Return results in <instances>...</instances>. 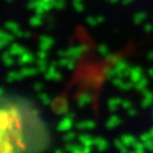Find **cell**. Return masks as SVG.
Wrapping results in <instances>:
<instances>
[{
	"label": "cell",
	"instance_id": "e0dca14e",
	"mask_svg": "<svg viewBox=\"0 0 153 153\" xmlns=\"http://www.w3.org/2000/svg\"><path fill=\"white\" fill-rule=\"evenodd\" d=\"M39 2H40V0H32V1L27 5V8L28 9H31V10H34V9L38 7Z\"/></svg>",
	"mask_w": 153,
	"mask_h": 153
},
{
	"label": "cell",
	"instance_id": "484cf974",
	"mask_svg": "<svg viewBox=\"0 0 153 153\" xmlns=\"http://www.w3.org/2000/svg\"><path fill=\"white\" fill-rule=\"evenodd\" d=\"M62 1H64V0H62Z\"/></svg>",
	"mask_w": 153,
	"mask_h": 153
},
{
	"label": "cell",
	"instance_id": "6da1fadb",
	"mask_svg": "<svg viewBox=\"0 0 153 153\" xmlns=\"http://www.w3.org/2000/svg\"><path fill=\"white\" fill-rule=\"evenodd\" d=\"M51 136L40 110L18 95L0 97V152H41Z\"/></svg>",
	"mask_w": 153,
	"mask_h": 153
},
{
	"label": "cell",
	"instance_id": "7c38bea8",
	"mask_svg": "<svg viewBox=\"0 0 153 153\" xmlns=\"http://www.w3.org/2000/svg\"><path fill=\"white\" fill-rule=\"evenodd\" d=\"M21 73L23 74L24 77H28V76H34L38 73H40V71H39L38 67H24V68L21 69Z\"/></svg>",
	"mask_w": 153,
	"mask_h": 153
},
{
	"label": "cell",
	"instance_id": "52a82bcc",
	"mask_svg": "<svg viewBox=\"0 0 153 153\" xmlns=\"http://www.w3.org/2000/svg\"><path fill=\"white\" fill-rule=\"evenodd\" d=\"M51 107H52V110H53L55 112H57V114H59V115L67 112V103H66V101L61 104V103H59V99H55V100L51 102Z\"/></svg>",
	"mask_w": 153,
	"mask_h": 153
},
{
	"label": "cell",
	"instance_id": "7a4b0ae2",
	"mask_svg": "<svg viewBox=\"0 0 153 153\" xmlns=\"http://www.w3.org/2000/svg\"><path fill=\"white\" fill-rule=\"evenodd\" d=\"M56 61H51L47 73H44V78L48 81H60L61 74L56 69Z\"/></svg>",
	"mask_w": 153,
	"mask_h": 153
},
{
	"label": "cell",
	"instance_id": "9a60e30c",
	"mask_svg": "<svg viewBox=\"0 0 153 153\" xmlns=\"http://www.w3.org/2000/svg\"><path fill=\"white\" fill-rule=\"evenodd\" d=\"M59 65H60V66H66V67H68L69 69L74 68V62H73L71 60H69V59H60V61H59Z\"/></svg>",
	"mask_w": 153,
	"mask_h": 153
},
{
	"label": "cell",
	"instance_id": "cb8c5ba5",
	"mask_svg": "<svg viewBox=\"0 0 153 153\" xmlns=\"http://www.w3.org/2000/svg\"><path fill=\"white\" fill-rule=\"evenodd\" d=\"M6 1H7V2H11V1H13V0H6Z\"/></svg>",
	"mask_w": 153,
	"mask_h": 153
},
{
	"label": "cell",
	"instance_id": "30bf717a",
	"mask_svg": "<svg viewBox=\"0 0 153 153\" xmlns=\"http://www.w3.org/2000/svg\"><path fill=\"white\" fill-rule=\"evenodd\" d=\"M1 60L4 62V65L7 66V67H10V66H13L14 62H15L14 58H13V55H11L9 51H6V52H4V53L1 55Z\"/></svg>",
	"mask_w": 153,
	"mask_h": 153
},
{
	"label": "cell",
	"instance_id": "ba28073f",
	"mask_svg": "<svg viewBox=\"0 0 153 153\" xmlns=\"http://www.w3.org/2000/svg\"><path fill=\"white\" fill-rule=\"evenodd\" d=\"M24 76H23V74L21 73V71H9L8 74H7V77H6V81L8 83H13V82H16V81H22Z\"/></svg>",
	"mask_w": 153,
	"mask_h": 153
},
{
	"label": "cell",
	"instance_id": "2e32d148",
	"mask_svg": "<svg viewBox=\"0 0 153 153\" xmlns=\"http://www.w3.org/2000/svg\"><path fill=\"white\" fill-rule=\"evenodd\" d=\"M36 56H38V59H47L48 58V51L40 49V51L36 53Z\"/></svg>",
	"mask_w": 153,
	"mask_h": 153
},
{
	"label": "cell",
	"instance_id": "277c9868",
	"mask_svg": "<svg viewBox=\"0 0 153 153\" xmlns=\"http://www.w3.org/2000/svg\"><path fill=\"white\" fill-rule=\"evenodd\" d=\"M39 41H40V49L41 50H45V51H48V50L55 43V40L49 36V35H41L40 39H39Z\"/></svg>",
	"mask_w": 153,
	"mask_h": 153
},
{
	"label": "cell",
	"instance_id": "8fae6325",
	"mask_svg": "<svg viewBox=\"0 0 153 153\" xmlns=\"http://www.w3.org/2000/svg\"><path fill=\"white\" fill-rule=\"evenodd\" d=\"M28 23H30V25H31L32 27L41 26L42 23H43V17H42V15H40V14H35L34 16H32L30 18Z\"/></svg>",
	"mask_w": 153,
	"mask_h": 153
},
{
	"label": "cell",
	"instance_id": "4fadbf2b",
	"mask_svg": "<svg viewBox=\"0 0 153 153\" xmlns=\"http://www.w3.org/2000/svg\"><path fill=\"white\" fill-rule=\"evenodd\" d=\"M35 64H36V67L40 73H47L48 68H49V64H48L47 59H39Z\"/></svg>",
	"mask_w": 153,
	"mask_h": 153
},
{
	"label": "cell",
	"instance_id": "5b68a950",
	"mask_svg": "<svg viewBox=\"0 0 153 153\" xmlns=\"http://www.w3.org/2000/svg\"><path fill=\"white\" fill-rule=\"evenodd\" d=\"M34 62V56L33 53H31L30 51H26L25 53H23L22 56L18 57V60H17V64L18 65H31Z\"/></svg>",
	"mask_w": 153,
	"mask_h": 153
},
{
	"label": "cell",
	"instance_id": "d4e9b609",
	"mask_svg": "<svg viewBox=\"0 0 153 153\" xmlns=\"http://www.w3.org/2000/svg\"><path fill=\"white\" fill-rule=\"evenodd\" d=\"M30 1H32V0H30Z\"/></svg>",
	"mask_w": 153,
	"mask_h": 153
},
{
	"label": "cell",
	"instance_id": "7402d4cb",
	"mask_svg": "<svg viewBox=\"0 0 153 153\" xmlns=\"http://www.w3.org/2000/svg\"><path fill=\"white\" fill-rule=\"evenodd\" d=\"M5 94V88H2V86H0V97H2Z\"/></svg>",
	"mask_w": 153,
	"mask_h": 153
},
{
	"label": "cell",
	"instance_id": "ffe728a7",
	"mask_svg": "<svg viewBox=\"0 0 153 153\" xmlns=\"http://www.w3.org/2000/svg\"><path fill=\"white\" fill-rule=\"evenodd\" d=\"M75 137V134L74 133H68V134H66L65 136H64V141H71V140H73Z\"/></svg>",
	"mask_w": 153,
	"mask_h": 153
},
{
	"label": "cell",
	"instance_id": "9c48e42d",
	"mask_svg": "<svg viewBox=\"0 0 153 153\" xmlns=\"http://www.w3.org/2000/svg\"><path fill=\"white\" fill-rule=\"evenodd\" d=\"M27 50L25 49L24 47L22 45H19V44L17 43H13L10 44V47H9V52H10L13 56H16V57H19V56H22L23 53H25Z\"/></svg>",
	"mask_w": 153,
	"mask_h": 153
},
{
	"label": "cell",
	"instance_id": "44dd1931",
	"mask_svg": "<svg viewBox=\"0 0 153 153\" xmlns=\"http://www.w3.org/2000/svg\"><path fill=\"white\" fill-rule=\"evenodd\" d=\"M31 36H32V33L25 32V31H24V35H23V38H31Z\"/></svg>",
	"mask_w": 153,
	"mask_h": 153
},
{
	"label": "cell",
	"instance_id": "ac0fdd59",
	"mask_svg": "<svg viewBox=\"0 0 153 153\" xmlns=\"http://www.w3.org/2000/svg\"><path fill=\"white\" fill-rule=\"evenodd\" d=\"M33 88H34L36 92H40L41 90H43V84H42L41 82L34 83V85H33Z\"/></svg>",
	"mask_w": 153,
	"mask_h": 153
},
{
	"label": "cell",
	"instance_id": "8992f818",
	"mask_svg": "<svg viewBox=\"0 0 153 153\" xmlns=\"http://www.w3.org/2000/svg\"><path fill=\"white\" fill-rule=\"evenodd\" d=\"M71 125H73V121H71V117H65L64 119H61L58 125H57V131H67L71 129Z\"/></svg>",
	"mask_w": 153,
	"mask_h": 153
},
{
	"label": "cell",
	"instance_id": "3957f363",
	"mask_svg": "<svg viewBox=\"0 0 153 153\" xmlns=\"http://www.w3.org/2000/svg\"><path fill=\"white\" fill-rule=\"evenodd\" d=\"M5 27L7 28L8 31H10V32L13 33L15 36H17V38H23V35H24V31L21 30L19 25H18L16 22H13V21L7 22L5 24Z\"/></svg>",
	"mask_w": 153,
	"mask_h": 153
},
{
	"label": "cell",
	"instance_id": "d6986e66",
	"mask_svg": "<svg viewBox=\"0 0 153 153\" xmlns=\"http://www.w3.org/2000/svg\"><path fill=\"white\" fill-rule=\"evenodd\" d=\"M65 7V4H64V1L62 0H57L55 4V8H57V9H62Z\"/></svg>",
	"mask_w": 153,
	"mask_h": 153
},
{
	"label": "cell",
	"instance_id": "5bb4252c",
	"mask_svg": "<svg viewBox=\"0 0 153 153\" xmlns=\"http://www.w3.org/2000/svg\"><path fill=\"white\" fill-rule=\"evenodd\" d=\"M39 100L41 101V103L44 104V105H50L51 104V99H50V97L47 94V93H39L38 95Z\"/></svg>",
	"mask_w": 153,
	"mask_h": 153
},
{
	"label": "cell",
	"instance_id": "603a6c76",
	"mask_svg": "<svg viewBox=\"0 0 153 153\" xmlns=\"http://www.w3.org/2000/svg\"><path fill=\"white\" fill-rule=\"evenodd\" d=\"M64 150H61V149H57V150H55V152H57V153H59V152H62Z\"/></svg>",
	"mask_w": 153,
	"mask_h": 153
}]
</instances>
